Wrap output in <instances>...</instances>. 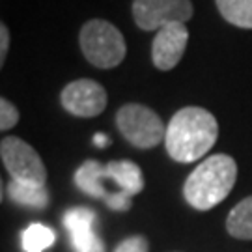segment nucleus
Here are the masks:
<instances>
[{
  "instance_id": "obj_1",
  "label": "nucleus",
  "mask_w": 252,
  "mask_h": 252,
  "mask_svg": "<svg viewBox=\"0 0 252 252\" xmlns=\"http://www.w3.org/2000/svg\"><path fill=\"white\" fill-rule=\"evenodd\" d=\"M219 138L217 118L202 107H185L172 116L164 146L174 161L192 162L206 155Z\"/></svg>"
},
{
  "instance_id": "obj_2",
  "label": "nucleus",
  "mask_w": 252,
  "mask_h": 252,
  "mask_svg": "<svg viewBox=\"0 0 252 252\" xmlns=\"http://www.w3.org/2000/svg\"><path fill=\"white\" fill-rule=\"evenodd\" d=\"M235 178L237 164L234 159L224 153H217L190 172L183 185V196L194 209L209 211L232 192Z\"/></svg>"
},
{
  "instance_id": "obj_3",
  "label": "nucleus",
  "mask_w": 252,
  "mask_h": 252,
  "mask_svg": "<svg viewBox=\"0 0 252 252\" xmlns=\"http://www.w3.org/2000/svg\"><path fill=\"white\" fill-rule=\"evenodd\" d=\"M84 58L101 69H110L124 62L127 53L126 39L114 25L103 19H92L81 28L79 36Z\"/></svg>"
},
{
  "instance_id": "obj_4",
  "label": "nucleus",
  "mask_w": 252,
  "mask_h": 252,
  "mask_svg": "<svg viewBox=\"0 0 252 252\" xmlns=\"http://www.w3.org/2000/svg\"><path fill=\"white\" fill-rule=\"evenodd\" d=\"M116 126L127 142L140 150H152L166 136L161 116L140 103H127L120 108L116 112Z\"/></svg>"
},
{
  "instance_id": "obj_5",
  "label": "nucleus",
  "mask_w": 252,
  "mask_h": 252,
  "mask_svg": "<svg viewBox=\"0 0 252 252\" xmlns=\"http://www.w3.org/2000/svg\"><path fill=\"white\" fill-rule=\"evenodd\" d=\"M2 162L15 181L45 185L47 168L41 157L30 144L17 136H4L0 142Z\"/></svg>"
},
{
  "instance_id": "obj_6",
  "label": "nucleus",
  "mask_w": 252,
  "mask_h": 252,
  "mask_svg": "<svg viewBox=\"0 0 252 252\" xmlns=\"http://www.w3.org/2000/svg\"><path fill=\"white\" fill-rule=\"evenodd\" d=\"M194 13L190 0H133L136 27L152 32L172 23H187Z\"/></svg>"
},
{
  "instance_id": "obj_7",
  "label": "nucleus",
  "mask_w": 252,
  "mask_h": 252,
  "mask_svg": "<svg viewBox=\"0 0 252 252\" xmlns=\"http://www.w3.org/2000/svg\"><path fill=\"white\" fill-rule=\"evenodd\" d=\"M62 107L79 118H94L99 116L107 108V92L99 82L92 79H81V81L69 82L62 90Z\"/></svg>"
},
{
  "instance_id": "obj_8",
  "label": "nucleus",
  "mask_w": 252,
  "mask_h": 252,
  "mask_svg": "<svg viewBox=\"0 0 252 252\" xmlns=\"http://www.w3.org/2000/svg\"><path fill=\"white\" fill-rule=\"evenodd\" d=\"M105 181H110L105 164L99 161H86L79 166V170L75 172V183L77 187L86 192L92 198L103 200L107 207L114 209V211H127L131 207V196L127 194H112L110 190L105 187Z\"/></svg>"
},
{
  "instance_id": "obj_9",
  "label": "nucleus",
  "mask_w": 252,
  "mask_h": 252,
  "mask_svg": "<svg viewBox=\"0 0 252 252\" xmlns=\"http://www.w3.org/2000/svg\"><path fill=\"white\" fill-rule=\"evenodd\" d=\"M187 41H189V30L185 23H172L157 30V36L152 43L153 65L161 71L174 69L183 58Z\"/></svg>"
},
{
  "instance_id": "obj_10",
  "label": "nucleus",
  "mask_w": 252,
  "mask_h": 252,
  "mask_svg": "<svg viewBox=\"0 0 252 252\" xmlns=\"http://www.w3.org/2000/svg\"><path fill=\"white\" fill-rule=\"evenodd\" d=\"M110 181L116 185L118 190L129 196H136L144 189V176L140 166L133 161H110L105 164Z\"/></svg>"
},
{
  "instance_id": "obj_11",
  "label": "nucleus",
  "mask_w": 252,
  "mask_h": 252,
  "mask_svg": "<svg viewBox=\"0 0 252 252\" xmlns=\"http://www.w3.org/2000/svg\"><path fill=\"white\" fill-rule=\"evenodd\" d=\"M9 198L15 204L32 209H43L49 204V190L45 185L25 183V181H11L8 187Z\"/></svg>"
},
{
  "instance_id": "obj_12",
  "label": "nucleus",
  "mask_w": 252,
  "mask_h": 252,
  "mask_svg": "<svg viewBox=\"0 0 252 252\" xmlns=\"http://www.w3.org/2000/svg\"><path fill=\"white\" fill-rule=\"evenodd\" d=\"M226 230L237 239H252V196H247L228 213Z\"/></svg>"
},
{
  "instance_id": "obj_13",
  "label": "nucleus",
  "mask_w": 252,
  "mask_h": 252,
  "mask_svg": "<svg viewBox=\"0 0 252 252\" xmlns=\"http://www.w3.org/2000/svg\"><path fill=\"white\" fill-rule=\"evenodd\" d=\"M220 15L230 25L252 30V0H215Z\"/></svg>"
},
{
  "instance_id": "obj_14",
  "label": "nucleus",
  "mask_w": 252,
  "mask_h": 252,
  "mask_svg": "<svg viewBox=\"0 0 252 252\" xmlns=\"http://www.w3.org/2000/svg\"><path fill=\"white\" fill-rule=\"evenodd\" d=\"M56 234L54 230H51L49 226L41 224V222H34L30 224L21 234V245H23V251L25 252H43L49 247L54 245Z\"/></svg>"
},
{
  "instance_id": "obj_15",
  "label": "nucleus",
  "mask_w": 252,
  "mask_h": 252,
  "mask_svg": "<svg viewBox=\"0 0 252 252\" xmlns=\"http://www.w3.org/2000/svg\"><path fill=\"white\" fill-rule=\"evenodd\" d=\"M95 222H97V215L90 207H73L63 215V226L69 234L82 232V230H94Z\"/></svg>"
},
{
  "instance_id": "obj_16",
  "label": "nucleus",
  "mask_w": 252,
  "mask_h": 252,
  "mask_svg": "<svg viewBox=\"0 0 252 252\" xmlns=\"http://www.w3.org/2000/svg\"><path fill=\"white\" fill-rule=\"evenodd\" d=\"M71 247L75 252H105V243L94 230H82L69 234Z\"/></svg>"
},
{
  "instance_id": "obj_17",
  "label": "nucleus",
  "mask_w": 252,
  "mask_h": 252,
  "mask_svg": "<svg viewBox=\"0 0 252 252\" xmlns=\"http://www.w3.org/2000/svg\"><path fill=\"white\" fill-rule=\"evenodd\" d=\"M19 122V110L15 105L8 99H0V129L2 131H9L11 127H15Z\"/></svg>"
},
{
  "instance_id": "obj_18",
  "label": "nucleus",
  "mask_w": 252,
  "mask_h": 252,
  "mask_svg": "<svg viewBox=\"0 0 252 252\" xmlns=\"http://www.w3.org/2000/svg\"><path fill=\"white\" fill-rule=\"evenodd\" d=\"M150 251V245L144 235H131L124 239L122 243L118 245L114 252H148Z\"/></svg>"
},
{
  "instance_id": "obj_19",
  "label": "nucleus",
  "mask_w": 252,
  "mask_h": 252,
  "mask_svg": "<svg viewBox=\"0 0 252 252\" xmlns=\"http://www.w3.org/2000/svg\"><path fill=\"white\" fill-rule=\"evenodd\" d=\"M8 49H9V30H8V27L2 23V25H0V65H4V62H6Z\"/></svg>"
},
{
  "instance_id": "obj_20",
  "label": "nucleus",
  "mask_w": 252,
  "mask_h": 252,
  "mask_svg": "<svg viewBox=\"0 0 252 252\" xmlns=\"http://www.w3.org/2000/svg\"><path fill=\"white\" fill-rule=\"evenodd\" d=\"M94 142H95L97 148H105V146H108V138L103 133H97V135L94 136Z\"/></svg>"
}]
</instances>
